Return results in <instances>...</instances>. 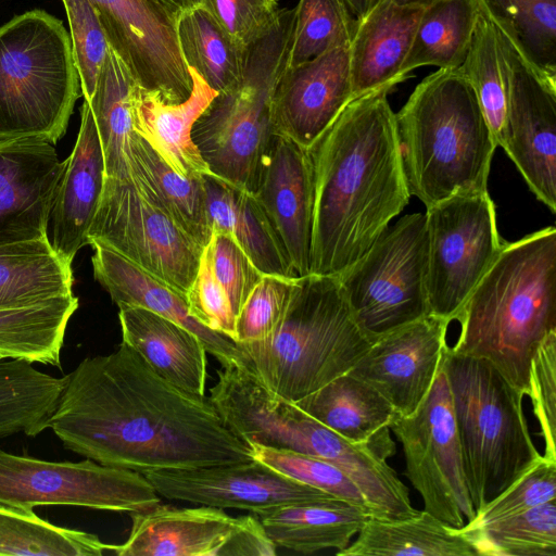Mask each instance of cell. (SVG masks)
I'll list each match as a JSON object with an SVG mask.
<instances>
[{"label":"cell","instance_id":"1","mask_svg":"<svg viewBox=\"0 0 556 556\" xmlns=\"http://www.w3.org/2000/svg\"><path fill=\"white\" fill-rule=\"evenodd\" d=\"M49 428L74 453L140 473L253 459L208 397L173 386L123 342L66 376Z\"/></svg>","mask_w":556,"mask_h":556},{"label":"cell","instance_id":"2","mask_svg":"<svg viewBox=\"0 0 556 556\" xmlns=\"http://www.w3.org/2000/svg\"><path fill=\"white\" fill-rule=\"evenodd\" d=\"M391 89L352 99L307 149L314 186L311 274L340 277L409 202Z\"/></svg>","mask_w":556,"mask_h":556},{"label":"cell","instance_id":"3","mask_svg":"<svg viewBox=\"0 0 556 556\" xmlns=\"http://www.w3.org/2000/svg\"><path fill=\"white\" fill-rule=\"evenodd\" d=\"M455 320L450 350L486 359L527 395L534 351L556 331V228L505 242Z\"/></svg>","mask_w":556,"mask_h":556},{"label":"cell","instance_id":"4","mask_svg":"<svg viewBox=\"0 0 556 556\" xmlns=\"http://www.w3.org/2000/svg\"><path fill=\"white\" fill-rule=\"evenodd\" d=\"M395 121L408 191L426 207L457 193L488 190L497 146L459 68L426 76Z\"/></svg>","mask_w":556,"mask_h":556},{"label":"cell","instance_id":"5","mask_svg":"<svg viewBox=\"0 0 556 556\" xmlns=\"http://www.w3.org/2000/svg\"><path fill=\"white\" fill-rule=\"evenodd\" d=\"M372 342L355 320L339 279L309 274L295 279L271 336L237 343L238 364L295 403L350 371Z\"/></svg>","mask_w":556,"mask_h":556},{"label":"cell","instance_id":"6","mask_svg":"<svg viewBox=\"0 0 556 556\" xmlns=\"http://www.w3.org/2000/svg\"><path fill=\"white\" fill-rule=\"evenodd\" d=\"M464 471L476 513L543 455L531 438L525 393L486 359L443 354Z\"/></svg>","mask_w":556,"mask_h":556},{"label":"cell","instance_id":"7","mask_svg":"<svg viewBox=\"0 0 556 556\" xmlns=\"http://www.w3.org/2000/svg\"><path fill=\"white\" fill-rule=\"evenodd\" d=\"M295 9H279L247 46L239 80L220 91L193 124L191 138L210 172L254 194L276 136L273 101L287 68Z\"/></svg>","mask_w":556,"mask_h":556},{"label":"cell","instance_id":"8","mask_svg":"<svg viewBox=\"0 0 556 556\" xmlns=\"http://www.w3.org/2000/svg\"><path fill=\"white\" fill-rule=\"evenodd\" d=\"M79 88L71 37L60 20L34 10L0 26V140L55 143Z\"/></svg>","mask_w":556,"mask_h":556},{"label":"cell","instance_id":"9","mask_svg":"<svg viewBox=\"0 0 556 556\" xmlns=\"http://www.w3.org/2000/svg\"><path fill=\"white\" fill-rule=\"evenodd\" d=\"M426 215L406 214L338 277L351 312L372 341L429 315Z\"/></svg>","mask_w":556,"mask_h":556},{"label":"cell","instance_id":"10","mask_svg":"<svg viewBox=\"0 0 556 556\" xmlns=\"http://www.w3.org/2000/svg\"><path fill=\"white\" fill-rule=\"evenodd\" d=\"M429 315L451 323L505 242L486 191L454 194L426 207Z\"/></svg>","mask_w":556,"mask_h":556},{"label":"cell","instance_id":"11","mask_svg":"<svg viewBox=\"0 0 556 556\" xmlns=\"http://www.w3.org/2000/svg\"><path fill=\"white\" fill-rule=\"evenodd\" d=\"M403 447L405 476L419 492L424 509L460 529L476 516L464 471L443 357L418 407L390 426Z\"/></svg>","mask_w":556,"mask_h":556},{"label":"cell","instance_id":"12","mask_svg":"<svg viewBox=\"0 0 556 556\" xmlns=\"http://www.w3.org/2000/svg\"><path fill=\"white\" fill-rule=\"evenodd\" d=\"M161 502L140 472L101 465L50 462L0 450V505L34 510L37 506H83L140 511Z\"/></svg>","mask_w":556,"mask_h":556},{"label":"cell","instance_id":"13","mask_svg":"<svg viewBox=\"0 0 556 556\" xmlns=\"http://www.w3.org/2000/svg\"><path fill=\"white\" fill-rule=\"evenodd\" d=\"M186 296L203 247L127 181L104 179L88 233Z\"/></svg>","mask_w":556,"mask_h":556},{"label":"cell","instance_id":"14","mask_svg":"<svg viewBox=\"0 0 556 556\" xmlns=\"http://www.w3.org/2000/svg\"><path fill=\"white\" fill-rule=\"evenodd\" d=\"M127 540L113 545L118 556H273L276 545L255 515L232 517L223 508L162 505L130 513Z\"/></svg>","mask_w":556,"mask_h":556},{"label":"cell","instance_id":"15","mask_svg":"<svg viewBox=\"0 0 556 556\" xmlns=\"http://www.w3.org/2000/svg\"><path fill=\"white\" fill-rule=\"evenodd\" d=\"M110 46L138 85L167 103L185 101L192 90L177 37L178 13L162 0H89Z\"/></svg>","mask_w":556,"mask_h":556},{"label":"cell","instance_id":"16","mask_svg":"<svg viewBox=\"0 0 556 556\" xmlns=\"http://www.w3.org/2000/svg\"><path fill=\"white\" fill-rule=\"evenodd\" d=\"M160 496L197 505L249 510L253 515L291 504L339 500L262 462L218 464L142 473Z\"/></svg>","mask_w":556,"mask_h":556},{"label":"cell","instance_id":"17","mask_svg":"<svg viewBox=\"0 0 556 556\" xmlns=\"http://www.w3.org/2000/svg\"><path fill=\"white\" fill-rule=\"evenodd\" d=\"M502 40L509 77V101L500 147L536 199L555 214L556 87L542 80L503 36Z\"/></svg>","mask_w":556,"mask_h":556},{"label":"cell","instance_id":"18","mask_svg":"<svg viewBox=\"0 0 556 556\" xmlns=\"http://www.w3.org/2000/svg\"><path fill=\"white\" fill-rule=\"evenodd\" d=\"M450 323L428 315L377 338L349 371L375 388L406 416L433 384L447 349Z\"/></svg>","mask_w":556,"mask_h":556},{"label":"cell","instance_id":"19","mask_svg":"<svg viewBox=\"0 0 556 556\" xmlns=\"http://www.w3.org/2000/svg\"><path fill=\"white\" fill-rule=\"evenodd\" d=\"M349 47L286 68L273 101L276 135L308 149L353 99Z\"/></svg>","mask_w":556,"mask_h":556},{"label":"cell","instance_id":"20","mask_svg":"<svg viewBox=\"0 0 556 556\" xmlns=\"http://www.w3.org/2000/svg\"><path fill=\"white\" fill-rule=\"evenodd\" d=\"M256 200L296 277L311 274L314 186L307 149L276 135L262 164Z\"/></svg>","mask_w":556,"mask_h":556},{"label":"cell","instance_id":"21","mask_svg":"<svg viewBox=\"0 0 556 556\" xmlns=\"http://www.w3.org/2000/svg\"><path fill=\"white\" fill-rule=\"evenodd\" d=\"M80 128L50 201L46 239L52 250L72 264L89 244L88 233L104 186V159L94 117L87 100L80 109Z\"/></svg>","mask_w":556,"mask_h":556},{"label":"cell","instance_id":"22","mask_svg":"<svg viewBox=\"0 0 556 556\" xmlns=\"http://www.w3.org/2000/svg\"><path fill=\"white\" fill-rule=\"evenodd\" d=\"M61 169L55 149L46 140H0V245L46 238Z\"/></svg>","mask_w":556,"mask_h":556},{"label":"cell","instance_id":"23","mask_svg":"<svg viewBox=\"0 0 556 556\" xmlns=\"http://www.w3.org/2000/svg\"><path fill=\"white\" fill-rule=\"evenodd\" d=\"M94 278L119 306H138L168 318L191 332L222 365L239 362L237 343L199 324L188 312L186 296L141 269L111 248L91 242Z\"/></svg>","mask_w":556,"mask_h":556},{"label":"cell","instance_id":"24","mask_svg":"<svg viewBox=\"0 0 556 556\" xmlns=\"http://www.w3.org/2000/svg\"><path fill=\"white\" fill-rule=\"evenodd\" d=\"M422 8L377 0L356 22L350 43L353 99L404 80L402 66L409 52Z\"/></svg>","mask_w":556,"mask_h":556},{"label":"cell","instance_id":"25","mask_svg":"<svg viewBox=\"0 0 556 556\" xmlns=\"http://www.w3.org/2000/svg\"><path fill=\"white\" fill-rule=\"evenodd\" d=\"M189 68L190 96L180 103H167L151 90L136 85L132 92L134 130L163 161L185 177L212 174L192 141L193 124L217 96L204 79Z\"/></svg>","mask_w":556,"mask_h":556},{"label":"cell","instance_id":"26","mask_svg":"<svg viewBox=\"0 0 556 556\" xmlns=\"http://www.w3.org/2000/svg\"><path fill=\"white\" fill-rule=\"evenodd\" d=\"M122 342L162 378L194 395H205L206 349L184 326L138 306H119Z\"/></svg>","mask_w":556,"mask_h":556},{"label":"cell","instance_id":"27","mask_svg":"<svg viewBox=\"0 0 556 556\" xmlns=\"http://www.w3.org/2000/svg\"><path fill=\"white\" fill-rule=\"evenodd\" d=\"M203 181L213 232L230 235L263 275L296 278L255 195L213 174Z\"/></svg>","mask_w":556,"mask_h":556},{"label":"cell","instance_id":"28","mask_svg":"<svg viewBox=\"0 0 556 556\" xmlns=\"http://www.w3.org/2000/svg\"><path fill=\"white\" fill-rule=\"evenodd\" d=\"M369 516L341 500L281 505L255 515L276 546L301 554L342 551Z\"/></svg>","mask_w":556,"mask_h":556},{"label":"cell","instance_id":"29","mask_svg":"<svg viewBox=\"0 0 556 556\" xmlns=\"http://www.w3.org/2000/svg\"><path fill=\"white\" fill-rule=\"evenodd\" d=\"M130 184L160 207L201 247L212 238L203 176L185 177L172 167L136 131L130 141Z\"/></svg>","mask_w":556,"mask_h":556},{"label":"cell","instance_id":"30","mask_svg":"<svg viewBox=\"0 0 556 556\" xmlns=\"http://www.w3.org/2000/svg\"><path fill=\"white\" fill-rule=\"evenodd\" d=\"M339 556H477L466 535L425 509L388 520L369 516Z\"/></svg>","mask_w":556,"mask_h":556},{"label":"cell","instance_id":"31","mask_svg":"<svg viewBox=\"0 0 556 556\" xmlns=\"http://www.w3.org/2000/svg\"><path fill=\"white\" fill-rule=\"evenodd\" d=\"M294 404L355 443L370 440L400 416L375 388L349 371Z\"/></svg>","mask_w":556,"mask_h":556},{"label":"cell","instance_id":"32","mask_svg":"<svg viewBox=\"0 0 556 556\" xmlns=\"http://www.w3.org/2000/svg\"><path fill=\"white\" fill-rule=\"evenodd\" d=\"M137 84L127 64L110 46L88 101L102 147L105 179L131 180L132 92Z\"/></svg>","mask_w":556,"mask_h":556},{"label":"cell","instance_id":"33","mask_svg":"<svg viewBox=\"0 0 556 556\" xmlns=\"http://www.w3.org/2000/svg\"><path fill=\"white\" fill-rule=\"evenodd\" d=\"M71 264L46 238L0 245V309L72 294Z\"/></svg>","mask_w":556,"mask_h":556},{"label":"cell","instance_id":"34","mask_svg":"<svg viewBox=\"0 0 556 556\" xmlns=\"http://www.w3.org/2000/svg\"><path fill=\"white\" fill-rule=\"evenodd\" d=\"M534 73L556 87V0H476Z\"/></svg>","mask_w":556,"mask_h":556},{"label":"cell","instance_id":"35","mask_svg":"<svg viewBox=\"0 0 556 556\" xmlns=\"http://www.w3.org/2000/svg\"><path fill=\"white\" fill-rule=\"evenodd\" d=\"M77 308L72 293L0 309V353L4 358L60 366L65 329Z\"/></svg>","mask_w":556,"mask_h":556},{"label":"cell","instance_id":"36","mask_svg":"<svg viewBox=\"0 0 556 556\" xmlns=\"http://www.w3.org/2000/svg\"><path fill=\"white\" fill-rule=\"evenodd\" d=\"M480 10L476 0H440L422 8L401 76L421 66L458 68L468 53Z\"/></svg>","mask_w":556,"mask_h":556},{"label":"cell","instance_id":"37","mask_svg":"<svg viewBox=\"0 0 556 556\" xmlns=\"http://www.w3.org/2000/svg\"><path fill=\"white\" fill-rule=\"evenodd\" d=\"M22 359L0 361V439L36 437L49 428L66 376L53 377Z\"/></svg>","mask_w":556,"mask_h":556},{"label":"cell","instance_id":"38","mask_svg":"<svg viewBox=\"0 0 556 556\" xmlns=\"http://www.w3.org/2000/svg\"><path fill=\"white\" fill-rule=\"evenodd\" d=\"M177 37L187 66L215 91L230 88L241 77L247 47L233 39L202 4L178 14Z\"/></svg>","mask_w":556,"mask_h":556},{"label":"cell","instance_id":"39","mask_svg":"<svg viewBox=\"0 0 556 556\" xmlns=\"http://www.w3.org/2000/svg\"><path fill=\"white\" fill-rule=\"evenodd\" d=\"M458 68L471 85L498 147L508 112V68L502 36L481 12L468 53Z\"/></svg>","mask_w":556,"mask_h":556},{"label":"cell","instance_id":"40","mask_svg":"<svg viewBox=\"0 0 556 556\" xmlns=\"http://www.w3.org/2000/svg\"><path fill=\"white\" fill-rule=\"evenodd\" d=\"M113 545L97 535L58 527L34 510L0 505V555L101 556Z\"/></svg>","mask_w":556,"mask_h":556},{"label":"cell","instance_id":"41","mask_svg":"<svg viewBox=\"0 0 556 556\" xmlns=\"http://www.w3.org/2000/svg\"><path fill=\"white\" fill-rule=\"evenodd\" d=\"M459 530L473 545L477 555L556 556V500Z\"/></svg>","mask_w":556,"mask_h":556},{"label":"cell","instance_id":"42","mask_svg":"<svg viewBox=\"0 0 556 556\" xmlns=\"http://www.w3.org/2000/svg\"><path fill=\"white\" fill-rule=\"evenodd\" d=\"M287 67L349 47L356 27L344 0H299Z\"/></svg>","mask_w":556,"mask_h":556},{"label":"cell","instance_id":"43","mask_svg":"<svg viewBox=\"0 0 556 556\" xmlns=\"http://www.w3.org/2000/svg\"><path fill=\"white\" fill-rule=\"evenodd\" d=\"M253 458L296 481L357 506L371 516L369 505L353 480L330 463L306 454L251 444Z\"/></svg>","mask_w":556,"mask_h":556},{"label":"cell","instance_id":"44","mask_svg":"<svg viewBox=\"0 0 556 556\" xmlns=\"http://www.w3.org/2000/svg\"><path fill=\"white\" fill-rule=\"evenodd\" d=\"M71 29L73 56L80 88L89 101L96 90L110 43L100 18L89 0H62Z\"/></svg>","mask_w":556,"mask_h":556},{"label":"cell","instance_id":"45","mask_svg":"<svg viewBox=\"0 0 556 556\" xmlns=\"http://www.w3.org/2000/svg\"><path fill=\"white\" fill-rule=\"evenodd\" d=\"M296 278L262 276L237 315L236 343L262 341L274 333L287 312Z\"/></svg>","mask_w":556,"mask_h":556},{"label":"cell","instance_id":"46","mask_svg":"<svg viewBox=\"0 0 556 556\" xmlns=\"http://www.w3.org/2000/svg\"><path fill=\"white\" fill-rule=\"evenodd\" d=\"M552 500H556V462L543 456L509 488L478 510L464 527L473 528L503 519Z\"/></svg>","mask_w":556,"mask_h":556},{"label":"cell","instance_id":"47","mask_svg":"<svg viewBox=\"0 0 556 556\" xmlns=\"http://www.w3.org/2000/svg\"><path fill=\"white\" fill-rule=\"evenodd\" d=\"M527 395L544 441L543 456L556 462V331L546 336L534 351Z\"/></svg>","mask_w":556,"mask_h":556},{"label":"cell","instance_id":"48","mask_svg":"<svg viewBox=\"0 0 556 556\" xmlns=\"http://www.w3.org/2000/svg\"><path fill=\"white\" fill-rule=\"evenodd\" d=\"M205 249L212 271L225 289L237 316L263 274L228 233L213 232Z\"/></svg>","mask_w":556,"mask_h":556},{"label":"cell","instance_id":"49","mask_svg":"<svg viewBox=\"0 0 556 556\" xmlns=\"http://www.w3.org/2000/svg\"><path fill=\"white\" fill-rule=\"evenodd\" d=\"M186 301L189 314L199 324L235 341L237 316L225 289L212 271L205 248L197 276L186 293Z\"/></svg>","mask_w":556,"mask_h":556},{"label":"cell","instance_id":"50","mask_svg":"<svg viewBox=\"0 0 556 556\" xmlns=\"http://www.w3.org/2000/svg\"><path fill=\"white\" fill-rule=\"evenodd\" d=\"M279 0H202V5L227 33L247 47L268 27Z\"/></svg>","mask_w":556,"mask_h":556},{"label":"cell","instance_id":"51","mask_svg":"<svg viewBox=\"0 0 556 556\" xmlns=\"http://www.w3.org/2000/svg\"><path fill=\"white\" fill-rule=\"evenodd\" d=\"M376 1L377 0H344L356 21L362 18L371 9Z\"/></svg>","mask_w":556,"mask_h":556},{"label":"cell","instance_id":"52","mask_svg":"<svg viewBox=\"0 0 556 556\" xmlns=\"http://www.w3.org/2000/svg\"><path fill=\"white\" fill-rule=\"evenodd\" d=\"M166 3L170 9L176 11L178 14L185 10L191 9L193 7L200 5L202 0H162Z\"/></svg>","mask_w":556,"mask_h":556},{"label":"cell","instance_id":"53","mask_svg":"<svg viewBox=\"0 0 556 556\" xmlns=\"http://www.w3.org/2000/svg\"><path fill=\"white\" fill-rule=\"evenodd\" d=\"M397 5L402 7H418L425 8L440 0H391Z\"/></svg>","mask_w":556,"mask_h":556},{"label":"cell","instance_id":"54","mask_svg":"<svg viewBox=\"0 0 556 556\" xmlns=\"http://www.w3.org/2000/svg\"><path fill=\"white\" fill-rule=\"evenodd\" d=\"M4 358V356L0 353V361H2Z\"/></svg>","mask_w":556,"mask_h":556}]
</instances>
